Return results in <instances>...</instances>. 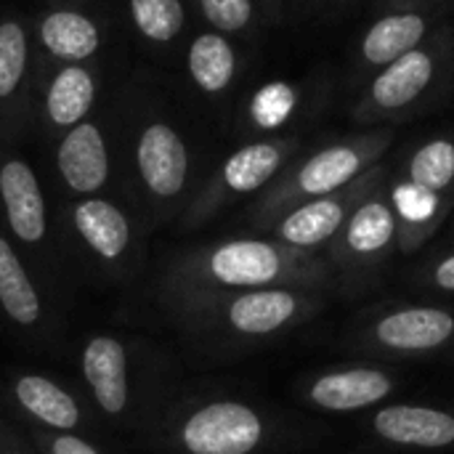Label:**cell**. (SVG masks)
I'll return each mask as SVG.
<instances>
[{
	"label": "cell",
	"mask_w": 454,
	"mask_h": 454,
	"mask_svg": "<svg viewBox=\"0 0 454 454\" xmlns=\"http://www.w3.org/2000/svg\"><path fill=\"white\" fill-rule=\"evenodd\" d=\"M237 56L229 40L218 32L200 35L189 48V72L194 82L207 93H221L234 80Z\"/></svg>",
	"instance_id": "obj_22"
},
{
	"label": "cell",
	"mask_w": 454,
	"mask_h": 454,
	"mask_svg": "<svg viewBox=\"0 0 454 454\" xmlns=\"http://www.w3.org/2000/svg\"><path fill=\"white\" fill-rule=\"evenodd\" d=\"M82 391L104 428L149 436L176 399L181 367L176 356L133 333H90L74 351Z\"/></svg>",
	"instance_id": "obj_2"
},
{
	"label": "cell",
	"mask_w": 454,
	"mask_h": 454,
	"mask_svg": "<svg viewBox=\"0 0 454 454\" xmlns=\"http://www.w3.org/2000/svg\"><path fill=\"white\" fill-rule=\"evenodd\" d=\"M394 253H399V223L386 181L354 210L325 247L335 293L351 301L375 290Z\"/></svg>",
	"instance_id": "obj_9"
},
{
	"label": "cell",
	"mask_w": 454,
	"mask_h": 454,
	"mask_svg": "<svg viewBox=\"0 0 454 454\" xmlns=\"http://www.w3.org/2000/svg\"><path fill=\"white\" fill-rule=\"evenodd\" d=\"M388 176H391V165L383 160L372 170H367L362 178H356L354 184H348V186H343L327 197H319V200H311V202L293 207L290 213L277 218L266 229V234L290 245V247H298V250L325 253V247L346 226V221L354 215V210L378 186H383L388 181Z\"/></svg>",
	"instance_id": "obj_14"
},
{
	"label": "cell",
	"mask_w": 454,
	"mask_h": 454,
	"mask_svg": "<svg viewBox=\"0 0 454 454\" xmlns=\"http://www.w3.org/2000/svg\"><path fill=\"white\" fill-rule=\"evenodd\" d=\"M130 11L149 40H173L184 27V5L178 0H130Z\"/></svg>",
	"instance_id": "obj_24"
},
{
	"label": "cell",
	"mask_w": 454,
	"mask_h": 454,
	"mask_svg": "<svg viewBox=\"0 0 454 454\" xmlns=\"http://www.w3.org/2000/svg\"><path fill=\"white\" fill-rule=\"evenodd\" d=\"M295 106H298V90L287 82H271L255 93L250 112H253V120L258 128L277 130V128L287 125Z\"/></svg>",
	"instance_id": "obj_25"
},
{
	"label": "cell",
	"mask_w": 454,
	"mask_h": 454,
	"mask_svg": "<svg viewBox=\"0 0 454 454\" xmlns=\"http://www.w3.org/2000/svg\"><path fill=\"white\" fill-rule=\"evenodd\" d=\"M93 77L82 67L59 72L48 90V117L56 125H77L93 104Z\"/></svg>",
	"instance_id": "obj_23"
},
{
	"label": "cell",
	"mask_w": 454,
	"mask_h": 454,
	"mask_svg": "<svg viewBox=\"0 0 454 454\" xmlns=\"http://www.w3.org/2000/svg\"><path fill=\"white\" fill-rule=\"evenodd\" d=\"M439 0H380V11L391 8H418V5H436Z\"/></svg>",
	"instance_id": "obj_31"
},
{
	"label": "cell",
	"mask_w": 454,
	"mask_h": 454,
	"mask_svg": "<svg viewBox=\"0 0 454 454\" xmlns=\"http://www.w3.org/2000/svg\"><path fill=\"white\" fill-rule=\"evenodd\" d=\"M27 67V35L16 21L0 24V98L11 96Z\"/></svg>",
	"instance_id": "obj_26"
},
{
	"label": "cell",
	"mask_w": 454,
	"mask_h": 454,
	"mask_svg": "<svg viewBox=\"0 0 454 454\" xmlns=\"http://www.w3.org/2000/svg\"><path fill=\"white\" fill-rule=\"evenodd\" d=\"M271 439L274 423L253 402L181 391L146 436L157 454H258Z\"/></svg>",
	"instance_id": "obj_4"
},
{
	"label": "cell",
	"mask_w": 454,
	"mask_h": 454,
	"mask_svg": "<svg viewBox=\"0 0 454 454\" xmlns=\"http://www.w3.org/2000/svg\"><path fill=\"white\" fill-rule=\"evenodd\" d=\"M298 287L333 295L325 253L290 247L274 237H229L170 255L154 277V298L181 293H229Z\"/></svg>",
	"instance_id": "obj_3"
},
{
	"label": "cell",
	"mask_w": 454,
	"mask_h": 454,
	"mask_svg": "<svg viewBox=\"0 0 454 454\" xmlns=\"http://www.w3.org/2000/svg\"><path fill=\"white\" fill-rule=\"evenodd\" d=\"M40 40L53 56L82 61L96 53L101 35L88 16L77 11H53L40 24Z\"/></svg>",
	"instance_id": "obj_21"
},
{
	"label": "cell",
	"mask_w": 454,
	"mask_h": 454,
	"mask_svg": "<svg viewBox=\"0 0 454 454\" xmlns=\"http://www.w3.org/2000/svg\"><path fill=\"white\" fill-rule=\"evenodd\" d=\"M0 327L35 351H59L69 327L64 303L0 229Z\"/></svg>",
	"instance_id": "obj_11"
},
{
	"label": "cell",
	"mask_w": 454,
	"mask_h": 454,
	"mask_svg": "<svg viewBox=\"0 0 454 454\" xmlns=\"http://www.w3.org/2000/svg\"><path fill=\"white\" fill-rule=\"evenodd\" d=\"M295 149H298V141H285V138L253 141V144L237 149L223 162L218 178L210 184L205 197L192 205V210L186 215L189 226L210 221L213 213H218V207L223 202L263 192L287 168Z\"/></svg>",
	"instance_id": "obj_16"
},
{
	"label": "cell",
	"mask_w": 454,
	"mask_h": 454,
	"mask_svg": "<svg viewBox=\"0 0 454 454\" xmlns=\"http://www.w3.org/2000/svg\"><path fill=\"white\" fill-rule=\"evenodd\" d=\"M56 168L72 194H77L80 200L98 197L112 173L109 152L101 130L90 122L74 125L59 144Z\"/></svg>",
	"instance_id": "obj_20"
},
{
	"label": "cell",
	"mask_w": 454,
	"mask_h": 454,
	"mask_svg": "<svg viewBox=\"0 0 454 454\" xmlns=\"http://www.w3.org/2000/svg\"><path fill=\"white\" fill-rule=\"evenodd\" d=\"M391 146L394 128H364L362 133L343 136L311 152L301 162L287 165L255 202L253 226L266 231L277 218H282L293 207L327 197L354 184L378 162H383Z\"/></svg>",
	"instance_id": "obj_5"
},
{
	"label": "cell",
	"mask_w": 454,
	"mask_h": 454,
	"mask_svg": "<svg viewBox=\"0 0 454 454\" xmlns=\"http://www.w3.org/2000/svg\"><path fill=\"white\" fill-rule=\"evenodd\" d=\"M19 428L40 454H109L98 444V439L85 434H59V431H40L29 426H19Z\"/></svg>",
	"instance_id": "obj_27"
},
{
	"label": "cell",
	"mask_w": 454,
	"mask_h": 454,
	"mask_svg": "<svg viewBox=\"0 0 454 454\" xmlns=\"http://www.w3.org/2000/svg\"><path fill=\"white\" fill-rule=\"evenodd\" d=\"M447 27V19L436 5H418V8H391L383 11L359 37L354 61L348 64V82L346 88L359 90L372 74L402 59L404 53L415 51L426 40H431L439 29Z\"/></svg>",
	"instance_id": "obj_15"
},
{
	"label": "cell",
	"mask_w": 454,
	"mask_h": 454,
	"mask_svg": "<svg viewBox=\"0 0 454 454\" xmlns=\"http://www.w3.org/2000/svg\"><path fill=\"white\" fill-rule=\"evenodd\" d=\"M0 454H40L24 431L0 412Z\"/></svg>",
	"instance_id": "obj_30"
},
{
	"label": "cell",
	"mask_w": 454,
	"mask_h": 454,
	"mask_svg": "<svg viewBox=\"0 0 454 454\" xmlns=\"http://www.w3.org/2000/svg\"><path fill=\"white\" fill-rule=\"evenodd\" d=\"M348 340L367 356H434L454 346V311L436 303H383L354 322Z\"/></svg>",
	"instance_id": "obj_12"
},
{
	"label": "cell",
	"mask_w": 454,
	"mask_h": 454,
	"mask_svg": "<svg viewBox=\"0 0 454 454\" xmlns=\"http://www.w3.org/2000/svg\"><path fill=\"white\" fill-rule=\"evenodd\" d=\"M396 386L399 378L380 364H340L306 375L298 383V399L327 415H348L380 407Z\"/></svg>",
	"instance_id": "obj_17"
},
{
	"label": "cell",
	"mask_w": 454,
	"mask_h": 454,
	"mask_svg": "<svg viewBox=\"0 0 454 454\" xmlns=\"http://www.w3.org/2000/svg\"><path fill=\"white\" fill-rule=\"evenodd\" d=\"M454 74V29L447 24L431 40L372 74L348 109L362 128H391L418 114Z\"/></svg>",
	"instance_id": "obj_6"
},
{
	"label": "cell",
	"mask_w": 454,
	"mask_h": 454,
	"mask_svg": "<svg viewBox=\"0 0 454 454\" xmlns=\"http://www.w3.org/2000/svg\"><path fill=\"white\" fill-rule=\"evenodd\" d=\"M0 412L19 426L40 431L85 434L93 439H101L106 431L85 391L24 367L0 372Z\"/></svg>",
	"instance_id": "obj_13"
},
{
	"label": "cell",
	"mask_w": 454,
	"mask_h": 454,
	"mask_svg": "<svg viewBox=\"0 0 454 454\" xmlns=\"http://www.w3.org/2000/svg\"><path fill=\"white\" fill-rule=\"evenodd\" d=\"M69 231L74 237L85 279L104 287H130L144 269V237L125 207L106 197H82L69 207Z\"/></svg>",
	"instance_id": "obj_10"
},
{
	"label": "cell",
	"mask_w": 454,
	"mask_h": 454,
	"mask_svg": "<svg viewBox=\"0 0 454 454\" xmlns=\"http://www.w3.org/2000/svg\"><path fill=\"white\" fill-rule=\"evenodd\" d=\"M412 287L426 290V293H442V295H454V247L442 253V255H431L412 277H410Z\"/></svg>",
	"instance_id": "obj_28"
},
{
	"label": "cell",
	"mask_w": 454,
	"mask_h": 454,
	"mask_svg": "<svg viewBox=\"0 0 454 454\" xmlns=\"http://www.w3.org/2000/svg\"><path fill=\"white\" fill-rule=\"evenodd\" d=\"M367 431L391 447L442 452L454 447V412L428 404H380Z\"/></svg>",
	"instance_id": "obj_18"
},
{
	"label": "cell",
	"mask_w": 454,
	"mask_h": 454,
	"mask_svg": "<svg viewBox=\"0 0 454 454\" xmlns=\"http://www.w3.org/2000/svg\"><path fill=\"white\" fill-rule=\"evenodd\" d=\"M388 197L399 223V253L415 255L454 210V133L426 138L396 170L391 168Z\"/></svg>",
	"instance_id": "obj_7"
},
{
	"label": "cell",
	"mask_w": 454,
	"mask_h": 454,
	"mask_svg": "<svg viewBox=\"0 0 454 454\" xmlns=\"http://www.w3.org/2000/svg\"><path fill=\"white\" fill-rule=\"evenodd\" d=\"M207 21L221 32H242L253 21V0H200Z\"/></svg>",
	"instance_id": "obj_29"
},
{
	"label": "cell",
	"mask_w": 454,
	"mask_h": 454,
	"mask_svg": "<svg viewBox=\"0 0 454 454\" xmlns=\"http://www.w3.org/2000/svg\"><path fill=\"white\" fill-rule=\"evenodd\" d=\"M173 333L197 354L234 356L263 348L314 322L330 295L319 290L271 287L229 293H181L154 298Z\"/></svg>",
	"instance_id": "obj_1"
},
{
	"label": "cell",
	"mask_w": 454,
	"mask_h": 454,
	"mask_svg": "<svg viewBox=\"0 0 454 454\" xmlns=\"http://www.w3.org/2000/svg\"><path fill=\"white\" fill-rule=\"evenodd\" d=\"M136 170L154 202L176 205L189 184V149L170 125L154 122L138 138Z\"/></svg>",
	"instance_id": "obj_19"
},
{
	"label": "cell",
	"mask_w": 454,
	"mask_h": 454,
	"mask_svg": "<svg viewBox=\"0 0 454 454\" xmlns=\"http://www.w3.org/2000/svg\"><path fill=\"white\" fill-rule=\"evenodd\" d=\"M0 210L3 231L8 234V239L35 266L43 282L64 303H72V295L82 277L69 263L72 258L53 245L43 189L24 160L13 157L0 165Z\"/></svg>",
	"instance_id": "obj_8"
}]
</instances>
